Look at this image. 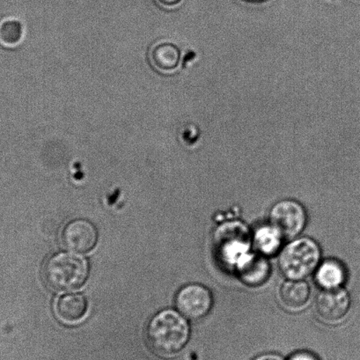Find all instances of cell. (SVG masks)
<instances>
[{
  "instance_id": "obj_1",
  "label": "cell",
  "mask_w": 360,
  "mask_h": 360,
  "mask_svg": "<svg viewBox=\"0 0 360 360\" xmlns=\"http://www.w3.org/2000/svg\"><path fill=\"white\" fill-rule=\"evenodd\" d=\"M191 328L185 317L167 309L149 321L146 338L149 348L160 356H172L184 348L190 339Z\"/></svg>"
},
{
  "instance_id": "obj_2",
  "label": "cell",
  "mask_w": 360,
  "mask_h": 360,
  "mask_svg": "<svg viewBox=\"0 0 360 360\" xmlns=\"http://www.w3.org/2000/svg\"><path fill=\"white\" fill-rule=\"evenodd\" d=\"M89 274V264L85 258L70 253L54 255L44 264L43 271L44 281L58 292L82 288Z\"/></svg>"
},
{
  "instance_id": "obj_3",
  "label": "cell",
  "mask_w": 360,
  "mask_h": 360,
  "mask_svg": "<svg viewBox=\"0 0 360 360\" xmlns=\"http://www.w3.org/2000/svg\"><path fill=\"white\" fill-rule=\"evenodd\" d=\"M321 252L319 245L310 238L292 240L282 250L278 266L288 279H304L319 266Z\"/></svg>"
},
{
  "instance_id": "obj_4",
  "label": "cell",
  "mask_w": 360,
  "mask_h": 360,
  "mask_svg": "<svg viewBox=\"0 0 360 360\" xmlns=\"http://www.w3.org/2000/svg\"><path fill=\"white\" fill-rule=\"evenodd\" d=\"M252 237L242 222L223 224L216 229L213 244L217 256L226 266L236 269L237 264L250 253Z\"/></svg>"
},
{
  "instance_id": "obj_5",
  "label": "cell",
  "mask_w": 360,
  "mask_h": 360,
  "mask_svg": "<svg viewBox=\"0 0 360 360\" xmlns=\"http://www.w3.org/2000/svg\"><path fill=\"white\" fill-rule=\"evenodd\" d=\"M270 224L285 239H293L303 232L307 225V213L300 202L290 199L281 200L272 206Z\"/></svg>"
},
{
  "instance_id": "obj_6",
  "label": "cell",
  "mask_w": 360,
  "mask_h": 360,
  "mask_svg": "<svg viewBox=\"0 0 360 360\" xmlns=\"http://www.w3.org/2000/svg\"><path fill=\"white\" fill-rule=\"evenodd\" d=\"M212 303L210 290L198 284L184 286L178 292L176 299L178 311L191 320H199L207 316Z\"/></svg>"
},
{
  "instance_id": "obj_7",
  "label": "cell",
  "mask_w": 360,
  "mask_h": 360,
  "mask_svg": "<svg viewBox=\"0 0 360 360\" xmlns=\"http://www.w3.org/2000/svg\"><path fill=\"white\" fill-rule=\"evenodd\" d=\"M349 293L342 288L323 290L317 297L316 313L328 323H338L347 316L351 309Z\"/></svg>"
},
{
  "instance_id": "obj_8",
  "label": "cell",
  "mask_w": 360,
  "mask_h": 360,
  "mask_svg": "<svg viewBox=\"0 0 360 360\" xmlns=\"http://www.w3.org/2000/svg\"><path fill=\"white\" fill-rule=\"evenodd\" d=\"M62 242L66 249L73 252L87 253L96 245L97 231L87 220H73L63 230Z\"/></svg>"
},
{
  "instance_id": "obj_9",
  "label": "cell",
  "mask_w": 360,
  "mask_h": 360,
  "mask_svg": "<svg viewBox=\"0 0 360 360\" xmlns=\"http://www.w3.org/2000/svg\"><path fill=\"white\" fill-rule=\"evenodd\" d=\"M238 277L244 285L250 288H257L264 285L271 275V265L266 257L259 253L248 254L236 269Z\"/></svg>"
},
{
  "instance_id": "obj_10",
  "label": "cell",
  "mask_w": 360,
  "mask_h": 360,
  "mask_svg": "<svg viewBox=\"0 0 360 360\" xmlns=\"http://www.w3.org/2000/svg\"><path fill=\"white\" fill-rule=\"evenodd\" d=\"M311 288L303 279H288L279 291L281 300L286 309L292 311L302 309L309 303Z\"/></svg>"
},
{
  "instance_id": "obj_11",
  "label": "cell",
  "mask_w": 360,
  "mask_h": 360,
  "mask_svg": "<svg viewBox=\"0 0 360 360\" xmlns=\"http://www.w3.org/2000/svg\"><path fill=\"white\" fill-rule=\"evenodd\" d=\"M86 297L79 293H72L60 297L56 304V313L59 319L65 323H79L87 312Z\"/></svg>"
},
{
  "instance_id": "obj_12",
  "label": "cell",
  "mask_w": 360,
  "mask_h": 360,
  "mask_svg": "<svg viewBox=\"0 0 360 360\" xmlns=\"http://www.w3.org/2000/svg\"><path fill=\"white\" fill-rule=\"evenodd\" d=\"M346 281V271L340 262L326 260L316 271V281L323 290L342 288Z\"/></svg>"
},
{
  "instance_id": "obj_13",
  "label": "cell",
  "mask_w": 360,
  "mask_h": 360,
  "mask_svg": "<svg viewBox=\"0 0 360 360\" xmlns=\"http://www.w3.org/2000/svg\"><path fill=\"white\" fill-rule=\"evenodd\" d=\"M283 236L274 226L258 227L252 237V243L257 253L265 257L274 256L281 250Z\"/></svg>"
},
{
  "instance_id": "obj_14",
  "label": "cell",
  "mask_w": 360,
  "mask_h": 360,
  "mask_svg": "<svg viewBox=\"0 0 360 360\" xmlns=\"http://www.w3.org/2000/svg\"><path fill=\"white\" fill-rule=\"evenodd\" d=\"M153 65L162 71H173L179 65L181 59L180 49L172 43H159L153 46L152 51Z\"/></svg>"
},
{
  "instance_id": "obj_15",
  "label": "cell",
  "mask_w": 360,
  "mask_h": 360,
  "mask_svg": "<svg viewBox=\"0 0 360 360\" xmlns=\"http://www.w3.org/2000/svg\"><path fill=\"white\" fill-rule=\"evenodd\" d=\"M22 24L18 20L8 19L0 23V41L3 44L15 45L22 40Z\"/></svg>"
},
{
  "instance_id": "obj_16",
  "label": "cell",
  "mask_w": 360,
  "mask_h": 360,
  "mask_svg": "<svg viewBox=\"0 0 360 360\" xmlns=\"http://www.w3.org/2000/svg\"><path fill=\"white\" fill-rule=\"evenodd\" d=\"M288 360H319L312 352L300 351L293 353Z\"/></svg>"
},
{
  "instance_id": "obj_17",
  "label": "cell",
  "mask_w": 360,
  "mask_h": 360,
  "mask_svg": "<svg viewBox=\"0 0 360 360\" xmlns=\"http://www.w3.org/2000/svg\"><path fill=\"white\" fill-rule=\"evenodd\" d=\"M253 360H285V359L277 353H264L256 356Z\"/></svg>"
},
{
  "instance_id": "obj_18",
  "label": "cell",
  "mask_w": 360,
  "mask_h": 360,
  "mask_svg": "<svg viewBox=\"0 0 360 360\" xmlns=\"http://www.w3.org/2000/svg\"><path fill=\"white\" fill-rule=\"evenodd\" d=\"M160 1L162 2L163 5L173 6L179 4L181 0H160Z\"/></svg>"
},
{
  "instance_id": "obj_19",
  "label": "cell",
  "mask_w": 360,
  "mask_h": 360,
  "mask_svg": "<svg viewBox=\"0 0 360 360\" xmlns=\"http://www.w3.org/2000/svg\"><path fill=\"white\" fill-rule=\"evenodd\" d=\"M246 1L253 2V3H261V2L266 1V0H246Z\"/></svg>"
}]
</instances>
